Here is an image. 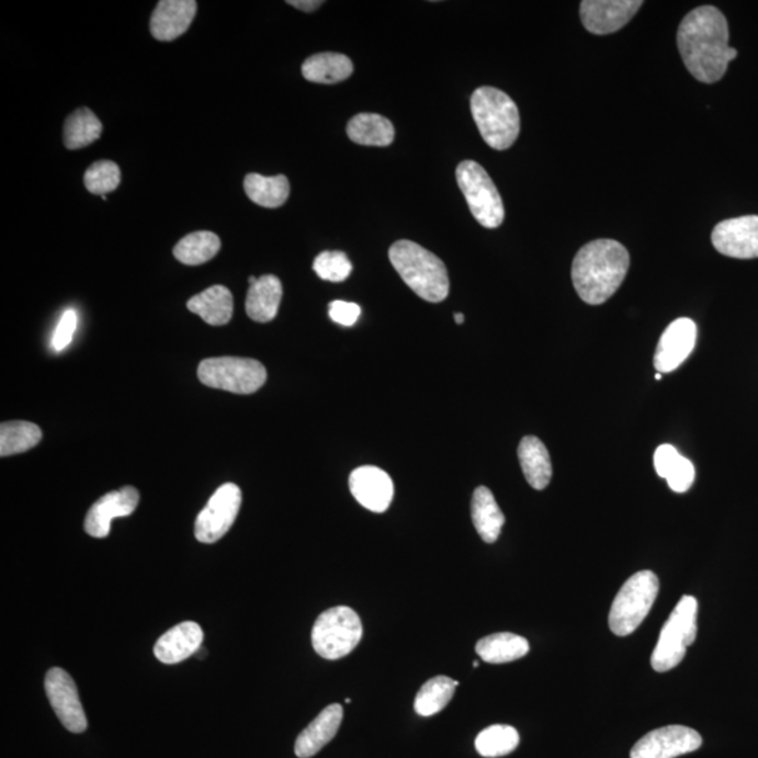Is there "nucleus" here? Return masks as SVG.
<instances>
[{
    "label": "nucleus",
    "mask_w": 758,
    "mask_h": 758,
    "mask_svg": "<svg viewBox=\"0 0 758 758\" xmlns=\"http://www.w3.org/2000/svg\"><path fill=\"white\" fill-rule=\"evenodd\" d=\"M677 45L686 68L706 84L724 78L737 57V49L729 47L727 20L715 7H700L687 14L677 32Z\"/></svg>",
    "instance_id": "1"
},
{
    "label": "nucleus",
    "mask_w": 758,
    "mask_h": 758,
    "mask_svg": "<svg viewBox=\"0 0 758 758\" xmlns=\"http://www.w3.org/2000/svg\"><path fill=\"white\" fill-rule=\"evenodd\" d=\"M630 262L625 246L616 240L597 239L585 245L572 264L576 293L586 304H604L624 283Z\"/></svg>",
    "instance_id": "2"
},
{
    "label": "nucleus",
    "mask_w": 758,
    "mask_h": 758,
    "mask_svg": "<svg viewBox=\"0 0 758 758\" xmlns=\"http://www.w3.org/2000/svg\"><path fill=\"white\" fill-rule=\"evenodd\" d=\"M389 260L406 285L428 303H441L450 293L449 271L443 260L411 240H398Z\"/></svg>",
    "instance_id": "3"
},
{
    "label": "nucleus",
    "mask_w": 758,
    "mask_h": 758,
    "mask_svg": "<svg viewBox=\"0 0 758 758\" xmlns=\"http://www.w3.org/2000/svg\"><path fill=\"white\" fill-rule=\"evenodd\" d=\"M471 112L482 138L496 150L513 147L520 135V113L513 99L491 87L476 89Z\"/></svg>",
    "instance_id": "4"
},
{
    "label": "nucleus",
    "mask_w": 758,
    "mask_h": 758,
    "mask_svg": "<svg viewBox=\"0 0 758 758\" xmlns=\"http://www.w3.org/2000/svg\"><path fill=\"white\" fill-rule=\"evenodd\" d=\"M659 586V579L650 570L637 572L625 581L611 606L612 634L627 636L640 627L655 604Z\"/></svg>",
    "instance_id": "5"
},
{
    "label": "nucleus",
    "mask_w": 758,
    "mask_h": 758,
    "mask_svg": "<svg viewBox=\"0 0 758 758\" xmlns=\"http://www.w3.org/2000/svg\"><path fill=\"white\" fill-rule=\"evenodd\" d=\"M698 601L695 597L685 596L672 610L669 620L663 625L659 641L652 655V667L665 672L675 669L685 659L687 649L697 637Z\"/></svg>",
    "instance_id": "6"
},
{
    "label": "nucleus",
    "mask_w": 758,
    "mask_h": 758,
    "mask_svg": "<svg viewBox=\"0 0 758 758\" xmlns=\"http://www.w3.org/2000/svg\"><path fill=\"white\" fill-rule=\"evenodd\" d=\"M363 637V624L350 607H333L323 612L313 630V646L326 660H338L358 647Z\"/></svg>",
    "instance_id": "7"
},
{
    "label": "nucleus",
    "mask_w": 758,
    "mask_h": 758,
    "mask_svg": "<svg viewBox=\"0 0 758 758\" xmlns=\"http://www.w3.org/2000/svg\"><path fill=\"white\" fill-rule=\"evenodd\" d=\"M456 182L472 215L484 228H499L505 220V205L494 180L479 163L464 160L456 168Z\"/></svg>",
    "instance_id": "8"
},
{
    "label": "nucleus",
    "mask_w": 758,
    "mask_h": 758,
    "mask_svg": "<svg viewBox=\"0 0 758 758\" xmlns=\"http://www.w3.org/2000/svg\"><path fill=\"white\" fill-rule=\"evenodd\" d=\"M199 378L210 388L249 395L262 388L268 380V371L258 360L217 358L201 361Z\"/></svg>",
    "instance_id": "9"
},
{
    "label": "nucleus",
    "mask_w": 758,
    "mask_h": 758,
    "mask_svg": "<svg viewBox=\"0 0 758 758\" xmlns=\"http://www.w3.org/2000/svg\"><path fill=\"white\" fill-rule=\"evenodd\" d=\"M242 506V491L235 484H225L215 491L195 520V539L214 544L234 525Z\"/></svg>",
    "instance_id": "10"
},
{
    "label": "nucleus",
    "mask_w": 758,
    "mask_h": 758,
    "mask_svg": "<svg viewBox=\"0 0 758 758\" xmlns=\"http://www.w3.org/2000/svg\"><path fill=\"white\" fill-rule=\"evenodd\" d=\"M45 692L59 722L72 733L88 729L82 702L79 700L78 687L67 671L54 667L45 676Z\"/></svg>",
    "instance_id": "11"
},
{
    "label": "nucleus",
    "mask_w": 758,
    "mask_h": 758,
    "mask_svg": "<svg viewBox=\"0 0 758 758\" xmlns=\"http://www.w3.org/2000/svg\"><path fill=\"white\" fill-rule=\"evenodd\" d=\"M700 733L687 726H666L647 733L632 747L631 758H676L700 749Z\"/></svg>",
    "instance_id": "12"
},
{
    "label": "nucleus",
    "mask_w": 758,
    "mask_h": 758,
    "mask_svg": "<svg viewBox=\"0 0 758 758\" xmlns=\"http://www.w3.org/2000/svg\"><path fill=\"white\" fill-rule=\"evenodd\" d=\"M712 245L733 259L758 258V215L722 220L712 230Z\"/></svg>",
    "instance_id": "13"
},
{
    "label": "nucleus",
    "mask_w": 758,
    "mask_h": 758,
    "mask_svg": "<svg viewBox=\"0 0 758 758\" xmlns=\"http://www.w3.org/2000/svg\"><path fill=\"white\" fill-rule=\"evenodd\" d=\"M644 7L641 0H585L580 20L587 32L606 35L619 32Z\"/></svg>",
    "instance_id": "14"
},
{
    "label": "nucleus",
    "mask_w": 758,
    "mask_h": 758,
    "mask_svg": "<svg viewBox=\"0 0 758 758\" xmlns=\"http://www.w3.org/2000/svg\"><path fill=\"white\" fill-rule=\"evenodd\" d=\"M697 343V325L690 318L676 319L663 331L655 354V369L660 374L671 373L690 358Z\"/></svg>",
    "instance_id": "15"
},
{
    "label": "nucleus",
    "mask_w": 758,
    "mask_h": 758,
    "mask_svg": "<svg viewBox=\"0 0 758 758\" xmlns=\"http://www.w3.org/2000/svg\"><path fill=\"white\" fill-rule=\"evenodd\" d=\"M138 504L139 494L133 486L110 491L90 507L84 520V531L93 539H105L112 529V521L117 517L132 516Z\"/></svg>",
    "instance_id": "16"
},
{
    "label": "nucleus",
    "mask_w": 758,
    "mask_h": 758,
    "mask_svg": "<svg viewBox=\"0 0 758 758\" xmlns=\"http://www.w3.org/2000/svg\"><path fill=\"white\" fill-rule=\"evenodd\" d=\"M351 495L365 509L384 513L394 499V482L376 466H360L349 479Z\"/></svg>",
    "instance_id": "17"
},
{
    "label": "nucleus",
    "mask_w": 758,
    "mask_h": 758,
    "mask_svg": "<svg viewBox=\"0 0 758 758\" xmlns=\"http://www.w3.org/2000/svg\"><path fill=\"white\" fill-rule=\"evenodd\" d=\"M197 13L194 0H160L150 18V34L158 42H173L188 32Z\"/></svg>",
    "instance_id": "18"
},
{
    "label": "nucleus",
    "mask_w": 758,
    "mask_h": 758,
    "mask_svg": "<svg viewBox=\"0 0 758 758\" xmlns=\"http://www.w3.org/2000/svg\"><path fill=\"white\" fill-rule=\"evenodd\" d=\"M203 640V630L199 624L192 621L182 622L159 637L155 645V656L165 665H178L197 654Z\"/></svg>",
    "instance_id": "19"
},
{
    "label": "nucleus",
    "mask_w": 758,
    "mask_h": 758,
    "mask_svg": "<svg viewBox=\"0 0 758 758\" xmlns=\"http://www.w3.org/2000/svg\"><path fill=\"white\" fill-rule=\"evenodd\" d=\"M343 721V706L331 704L326 706L313 724L301 733L295 742V755L299 758L314 757L333 739Z\"/></svg>",
    "instance_id": "20"
},
{
    "label": "nucleus",
    "mask_w": 758,
    "mask_h": 758,
    "mask_svg": "<svg viewBox=\"0 0 758 758\" xmlns=\"http://www.w3.org/2000/svg\"><path fill=\"white\" fill-rule=\"evenodd\" d=\"M283 298V285L275 275H262L250 285L246 297V314L259 324L271 323L278 316Z\"/></svg>",
    "instance_id": "21"
},
{
    "label": "nucleus",
    "mask_w": 758,
    "mask_h": 758,
    "mask_svg": "<svg viewBox=\"0 0 758 758\" xmlns=\"http://www.w3.org/2000/svg\"><path fill=\"white\" fill-rule=\"evenodd\" d=\"M519 460L527 482L535 490H544L552 479V462L539 437L527 435L520 441Z\"/></svg>",
    "instance_id": "22"
},
{
    "label": "nucleus",
    "mask_w": 758,
    "mask_h": 758,
    "mask_svg": "<svg viewBox=\"0 0 758 758\" xmlns=\"http://www.w3.org/2000/svg\"><path fill=\"white\" fill-rule=\"evenodd\" d=\"M190 313L199 315L205 324L224 326L233 319L234 297L224 285H214L203 293L194 295L188 303Z\"/></svg>",
    "instance_id": "23"
},
{
    "label": "nucleus",
    "mask_w": 758,
    "mask_h": 758,
    "mask_svg": "<svg viewBox=\"0 0 758 758\" xmlns=\"http://www.w3.org/2000/svg\"><path fill=\"white\" fill-rule=\"evenodd\" d=\"M472 521L482 540L494 544L499 539L505 525V514L501 513L494 494L485 486H479L472 496Z\"/></svg>",
    "instance_id": "24"
},
{
    "label": "nucleus",
    "mask_w": 758,
    "mask_h": 758,
    "mask_svg": "<svg viewBox=\"0 0 758 758\" xmlns=\"http://www.w3.org/2000/svg\"><path fill=\"white\" fill-rule=\"evenodd\" d=\"M348 135L354 144L366 147H388L394 143L395 128L388 118L380 114L354 115L348 124Z\"/></svg>",
    "instance_id": "25"
},
{
    "label": "nucleus",
    "mask_w": 758,
    "mask_h": 758,
    "mask_svg": "<svg viewBox=\"0 0 758 758\" xmlns=\"http://www.w3.org/2000/svg\"><path fill=\"white\" fill-rule=\"evenodd\" d=\"M530 652L529 641L523 636L500 632L482 637L476 644V654L480 659L491 665H501L521 659Z\"/></svg>",
    "instance_id": "26"
},
{
    "label": "nucleus",
    "mask_w": 758,
    "mask_h": 758,
    "mask_svg": "<svg viewBox=\"0 0 758 758\" xmlns=\"http://www.w3.org/2000/svg\"><path fill=\"white\" fill-rule=\"evenodd\" d=\"M354 67L349 57L338 53L313 55L303 65V75L314 83L335 84L351 77Z\"/></svg>",
    "instance_id": "27"
},
{
    "label": "nucleus",
    "mask_w": 758,
    "mask_h": 758,
    "mask_svg": "<svg viewBox=\"0 0 758 758\" xmlns=\"http://www.w3.org/2000/svg\"><path fill=\"white\" fill-rule=\"evenodd\" d=\"M245 192L260 207L279 208L290 197V182L284 174L265 178L263 174L249 173L245 178Z\"/></svg>",
    "instance_id": "28"
},
{
    "label": "nucleus",
    "mask_w": 758,
    "mask_h": 758,
    "mask_svg": "<svg viewBox=\"0 0 758 758\" xmlns=\"http://www.w3.org/2000/svg\"><path fill=\"white\" fill-rule=\"evenodd\" d=\"M220 239L217 235L208 230H200L184 236L174 246L173 254L180 263L188 265H200L210 262L219 252Z\"/></svg>",
    "instance_id": "29"
},
{
    "label": "nucleus",
    "mask_w": 758,
    "mask_h": 758,
    "mask_svg": "<svg viewBox=\"0 0 758 758\" xmlns=\"http://www.w3.org/2000/svg\"><path fill=\"white\" fill-rule=\"evenodd\" d=\"M459 685V681L445 676H437L434 679L425 682L418 695H416V714L425 717L439 714L453 700Z\"/></svg>",
    "instance_id": "30"
},
{
    "label": "nucleus",
    "mask_w": 758,
    "mask_h": 758,
    "mask_svg": "<svg viewBox=\"0 0 758 758\" xmlns=\"http://www.w3.org/2000/svg\"><path fill=\"white\" fill-rule=\"evenodd\" d=\"M103 125L100 120L82 108L69 115L64 127V143L68 149H80L93 144L102 135Z\"/></svg>",
    "instance_id": "31"
},
{
    "label": "nucleus",
    "mask_w": 758,
    "mask_h": 758,
    "mask_svg": "<svg viewBox=\"0 0 758 758\" xmlns=\"http://www.w3.org/2000/svg\"><path fill=\"white\" fill-rule=\"evenodd\" d=\"M43 439L42 429L30 421H8L0 426V456L26 453Z\"/></svg>",
    "instance_id": "32"
},
{
    "label": "nucleus",
    "mask_w": 758,
    "mask_h": 758,
    "mask_svg": "<svg viewBox=\"0 0 758 758\" xmlns=\"http://www.w3.org/2000/svg\"><path fill=\"white\" fill-rule=\"evenodd\" d=\"M519 743V732L513 726L494 725L479 733L475 747L482 757L496 758L510 755Z\"/></svg>",
    "instance_id": "33"
},
{
    "label": "nucleus",
    "mask_w": 758,
    "mask_h": 758,
    "mask_svg": "<svg viewBox=\"0 0 758 758\" xmlns=\"http://www.w3.org/2000/svg\"><path fill=\"white\" fill-rule=\"evenodd\" d=\"M83 182L90 193L103 197L118 188L122 182V170L112 160H99L87 170Z\"/></svg>",
    "instance_id": "34"
},
{
    "label": "nucleus",
    "mask_w": 758,
    "mask_h": 758,
    "mask_svg": "<svg viewBox=\"0 0 758 758\" xmlns=\"http://www.w3.org/2000/svg\"><path fill=\"white\" fill-rule=\"evenodd\" d=\"M314 270L323 280L341 283L349 279L353 264L343 252H324L315 259Z\"/></svg>",
    "instance_id": "35"
},
{
    "label": "nucleus",
    "mask_w": 758,
    "mask_h": 758,
    "mask_svg": "<svg viewBox=\"0 0 758 758\" xmlns=\"http://www.w3.org/2000/svg\"><path fill=\"white\" fill-rule=\"evenodd\" d=\"M695 479V466L690 460L681 456L679 464L675 466V469L670 472L667 476V484H669L670 489L676 491V494H686L694 484Z\"/></svg>",
    "instance_id": "36"
},
{
    "label": "nucleus",
    "mask_w": 758,
    "mask_h": 758,
    "mask_svg": "<svg viewBox=\"0 0 758 758\" xmlns=\"http://www.w3.org/2000/svg\"><path fill=\"white\" fill-rule=\"evenodd\" d=\"M78 315L73 309L65 310L61 320L55 329L54 338L52 341L53 349L55 351H63L67 349L70 341L73 339L75 330H77Z\"/></svg>",
    "instance_id": "37"
},
{
    "label": "nucleus",
    "mask_w": 758,
    "mask_h": 758,
    "mask_svg": "<svg viewBox=\"0 0 758 758\" xmlns=\"http://www.w3.org/2000/svg\"><path fill=\"white\" fill-rule=\"evenodd\" d=\"M681 454L670 444H663L655 451L654 462L657 475L663 479H667L670 472L679 464Z\"/></svg>",
    "instance_id": "38"
},
{
    "label": "nucleus",
    "mask_w": 758,
    "mask_h": 758,
    "mask_svg": "<svg viewBox=\"0 0 758 758\" xmlns=\"http://www.w3.org/2000/svg\"><path fill=\"white\" fill-rule=\"evenodd\" d=\"M361 309L358 304L346 301H333L329 305V316L333 323L341 326H353L358 323Z\"/></svg>",
    "instance_id": "39"
},
{
    "label": "nucleus",
    "mask_w": 758,
    "mask_h": 758,
    "mask_svg": "<svg viewBox=\"0 0 758 758\" xmlns=\"http://www.w3.org/2000/svg\"><path fill=\"white\" fill-rule=\"evenodd\" d=\"M289 4L295 9L303 10V12H314V10L323 7L324 2H320V0H290Z\"/></svg>",
    "instance_id": "40"
},
{
    "label": "nucleus",
    "mask_w": 758,
    "mask_h": 758,
    "mask_svg": "<svg viewBox=\"0 0 758 758\" xmlns=\"http://www.w3.org/2000/svg\"><path fill=\"white\" fill-rule=\"evenodd\" d=\"M454 319H455L456 324L462 325V324H464L465 316H464V314L459 313V314L454 315Z\"/></svg>",
    "instance_id": "41"
},
{
    "label": "nucleus",
    "mask_w": 758,
    "mask_h": 758,
    "mask_svg": "<svg viewBox=\"0 0 758 758\" xmlns=\"http://www.w3.org/2000/svg\"><path fill=\"white\" fill-rule=\"evenodd\" d=\"M656 380H657V381H660V380H661V374H660V373H657V374H656Z\"/></svg>",
    "instance_id": "42"
},
{
    "label": "nucleus",
    "mask_w": 758,
    "mask_h": 758,
    "mask_svg": "<svg viewBox=\"0 0 758 758\" xmlns=\"http://www.w3.org/2000/svg\"><path fill=\"white\" fill-rule=\"evenodd\" d=\"M478 666H479V663H478V661H474V667H475V669H476V667H478Z\"/></svg>",
    "instance_id": "43"
}]
</instances>
